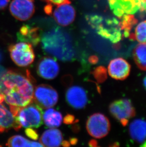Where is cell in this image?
I'll list each match as a JSON object with an SVG mask.
<instances>
[{"mask_svg": "<svg viewBox=\"0 0 146 147\" xmlns=\"http://www.w3.org/2000/svg\"><path fill=\"white\" fill-rule=\"evenodd\" d=\"M25 133L27 136L34 140H37L39 138V134L37 132L32 128H27L25 129Z\"/></svg>", "mask_w": 146, "mask_h": 147, "instance_id": "cell-24", "label": "cell"}, {"mask_svg": "<svg viewBox=\"0 0 146 147\" xmlns=\"http://www.w3.org/2000/svg\"><path fill=\"white\" fill-rule=\"evenodd\" d=\"M9 147H43V145L38 142L28 140L21 135H15L10 138L6 143Z\"/></svg>", "mask_w": 146, "mask_h": 147, "instance_id": "cell-21", "label": "cell"}, {"mask_svg": "<svg viewBox=\"0 0 146 147\" xmlns=\"http://www.w3.org/2000/svg\"><path fill=\"white\" fill-rule=\"evenodd\" d=\"M133 58L140 69L146 71V43H140L135 47Z\"/></svg>", "mask_w": 146, "mask_h": 147, "instance_id": "cell-20", "label": "cell"}, {"mask_svg": "<svg viewBox=\"0 0 146 147\" xmlns=\"http://www.w3.org/2000/svg\"><path fill=\"white\" fill-rule=\"evenodd\" d=\"M42 107L36 104H30L20 109L16 118L21 127L39 128L43 123Z\"/></svg>", "mask_w": 146, "mask_h": 147, "instance_id": "cell-4", "label": "cell"}, {"mask_svg": "<svg viewBox=\"0 0 146 147\" xmlns=\"http://www.w3.org/2000/svg\"><path fill=\"white\" fill-rule=\"evenodd\" d=\"M57 6L53 14L58 24L66 26L72 24L76 18V12L70 2Z\"/></svg>", "mask_w": 146, "mask_h": 147, "instance_id": "cell-12", "label": "cell"}, {"mask_svg": "<svg viewBox=\"0 0 146 147\" xmlns=\"http://www.w3.org/2000/svg\"><path fill=\"white\" fill-rule=\"evenodd\" d=\"M111 113L121 124L125 125L129 119L135 115V111L131 101L128 99H121L114 101L109 107Z\"/></svg>", "mask_w": 146, "mask_h": 147, "instance_id": "cell-9", "label": "cell"}, {"mask_svg": "<svg viewBox=\"0 0 146 147\" xmlns=\"http://www.w3.org/2000/svg\"><path fill=\"white\" fill-rule=\"evenodd\" d=\"M10 11L14 18L19 21H26L35 12L34 0H13L10 5Z\"/></svg>", "mask_w": 146, "mask_h": 147, "instance_id": "cell-10", "label": "cell"}, {"mask_svg": "<svg viewBox=\"0 0 146 147\" xmlns=\"http://www.w3.org/2000/svg\"><path fill=\"white\" fill-rule=\"evenodd\" d=\"M129 130L131 138L138 143H142L146 139V121L135 119L131 123Z\"/></svg>", "mask_w": 146, "mask_h": 147, "instance_id": "cell-18", "label": "cell"}, {"mask_svg": "<svg viewBox=\"0 0 146 147\" xmlns=\"http://www.w3.org/2000/svg\"><path fill=\"white\" fill-rule=\"evenodd\" d=\"M144 86L146 88V76L145 77V78H144Z\"/></svg>", "mask_w": 146, "mask_h": 147, "instance_id": "cell-35", "label": "cell"}, {"mask_svg": "<svg viewBox=\"0 0 146 147\" xmlns=\"http://www.w3.org/2000/svg\"><path fill=\"white\" fill-rule=\"evenodd\" d=\"M92 74L99 83L104 82L107 78V71L104 67L100 66L95 68Z\"/></svg>", "mask_w": 146, "mask_h": 147, "instance_id": "cell-23", "label": "cell"}, {"mask_svg": "<svg viewBox=\"0 0 146 147\" xmlns=\"http://www.w3.org/2000/svg\"><path fill=\"white\" fill-rule=\"evenodd\" d=\"M77 139L76 138H71L70 139V143L71 144L73 145H76L77 144Z\"/></svg>", "mask_w": 146, "mask_h": 147, "instance_id": "cell-30", "label": "cell"}, {"mask_svg": "<svg viewBox=\"0 0 146 147\" xmlns=\"http://www.w3.org/2000/svg\"><path fill=\"white\" fill-rule=\"evenodd\" d=\"M13 61L19 67L28 66L34 61V52L32 45L26 42H19L9 47Z\"/></svg>", "mask_w": 146, "mask_h": 147, "instance_id": "cell-5", "label": "cell"}, {"mask_svg": "<svg viewBox=\"0 0 146 147\" xmlns=\"http://www.w3.org/2000/svg\"><path fill=\"white\" fill-rule=\"evenodd\" d=\"M86 127L88 133L91 136L96 139H101L109 133L110 123L105 115L97 113L89 117Z\"/></svg>", "mask_w": 146, "mask_h": 147, "instance_id": "cell-7", "label": "cell"}, {"mask_svg": "<svg viewBox=\"0 0 146 147\" xmlns=\"http://www.w3.org/2000/svg\"><path fill=\"white\" fill-rule=\"evenodd\" d=\"M10 0H0V10H3L7 7Z\"/></svg>", "mask_w": 146, "mask_h": 147, "instance_id": "cell-27", "label": "cell"}, {"mask_svg": "<svg viewBox=\"0 0 146 147\" xmlns=\"http://www.w3.org/2000/svg\"><path fill=\"white\" fill-rule=\"evenodd\" d=\"M108 69L111 77L118 80H123L130 74L131 66L124 59L118 58L111 61Z\"/></svg>", "mask_w": 146, "mask_h": 147, "instance_id": "cell-14", "label": "cell"}, {"mask_svg": "<svg viewBox=\"0 0 146 147\" xmlns=\"http://www.w3.org/2000/svg\"><path fill=\"white\" fill-rule=\"evenodd\" d=\"M42 118L45 125L50 128L60 126L63 119L62 114L60 112L50 108L43 113Z\"/></svg>", "mask_w": 146, "mask_h": 147, "instance_id": "cell-19", "label": "cell"}, {"mask_svg": "<svg viewBox=\"0 0 146 147\" xmlns=\"http://www.w3.org/2000/svg\"><path fill=\"white\" fill-rule=\"evenodd\" d=\"M35 103L43 108H49L55 105L58 101V93L51 86L41 84L35 88L34 98Z\"/></svg>", "mask_w": 146, "mask_h": 147, "instance_id": "cell-8", "label": "cell"}, {"mask_svg": "<svg viewBox=\"0 0 146 147\" xmlns=\"http://www.w3.org/2000/svg\"><path fill=\"white\" fill-rule=\"evenodd\" d=\"M97 143L96 141L95 140H92L90 141V142H89V145L90 146H92V147H95V146H97Z\"/></svg>", "mask_w": 146, "mask_h": 147, "instance_id": "cell-31", "label": "cell"}, {"mask_svg": "<svg viewBox=\"0 0 146 147\" xmlns=\"http://www.w3.org/2000/svg\"><path fill=\"white\" fill-rule=\"evenodd\" d=\"M87 21L92 28L96 30L98 34L102 37L109 39L113 43L119 42L121 39L120 31L121 25L119 22L110 27L113 20L108 19L103 22L102 17L98 16H87Z\"/></svg>", "mask_w": 146, "mask_h": 147, "instance_id": "cell-3", "label": "cell"}, {"mask_svg": "<svg viewBox=\"0 0 146 147\" xmlns=\"http://www.w3.org/2000/svg\"><path fill=\"white\" fill-rule=\"evenodd\" d=\"M42 1L47 3L48 4H50L51 5H58L64 3L70 2V0H42Z\"/></svg>", "mask_w": 146, "mask_h": 147, "instance_id": "cell-25", "label": "cell"}, {"mask_svg": "<svg viewBox=\"0 0 146 147\" xmlns=\"http://www.w3.org/2000/svg\"><path fill=\"white\" fill-rule=\"evenodd\" d=\"M66 98L69 105L76 109L84 108L88 103L87 93L84 89L80 86L69 88L66 91Z\"/></svg>", "mask_w": 146, "mask_h": 147, "instance_id": "cell-11", "label": "cell"}, {"mask_svg": "<svg viewBox=\"0 0 146 147\" xmlns=\"http://www.w3.org/2000/svg\"><path fill=\"white\" fill-rule=\"evenodd\" d=\"M21 127L16 117L0 103V133L8 131L11 128L18 131Z\"/></svg>", "mask_w": 146, "mask_h": 147, "instance_id": "cell-15", "label": "cell"}, {"mask_svg": "<svg viewBox=\"0 0 146 147\" xmlns=\"http://www.w3.org/2000/svg\"><path fill=\"white\" fill-rule=\"evenodd\" d=\"M4 101V96L2 93H0V103Z\"/></svg>", "mask_w": 146, "mask_h": 147, "instance_id": "cell-33", "label": "cell"}, {"mask_svg": "<svg viewBox=\"0 0 146 147\" xmlns=\"http://www.w3.org/2000/svg\"><path fill=\"white\" fill-rule=\"evenodd\" d=\"M59 72V65L54 59L44 57L39 61L37 72L39 76L43 79H54L58 75Z\"/></svg>", "mask_w": 146, "mask_h": 147, "instance_id": "cell-13", "label": "cell"}, {"mask_svg": "<svg viewBox=\"0 0 146 147\" xmlns=\"http://www.w3.org/2000/svg\"><path fill=\"white\" fill-rule=\"evenodd\" d=\"M133 37L139 43H146V20L138 24Z\"/></svg>", "mask_w": 146, "mask_h": 147, "instance_id": "cell-22", "label": "cell"}, {"mask_svg": "<svg viewBox=\"0 0 146 147\" xmlns=\"http://www.w3.org/2000/svg\"><path fill=\"white\" fill-rule=\"evenodd\" d=\"M111 9L119 18L146 10V0H108Z\"/></svg>", "mask_w": 146, "mask_h": 147, "instance_id": "cell-6", "label": "cell"}, {"mask_svg": "<svg viewBox=\"0 0 146 147\" xmlns=\"http://www.w3.org/2000/svg\"><path fill=\"white\" fill-rule=\"evenodd\" d=\"M62 140L61 132L54 128L45 131L40 139V142L45 147H59L61 145Z\"/></svg>", "mask_w": 146, "mask_h": 147, "instance_id": "cell-17", "label": "cell"}, {"mask_svg": "<svg viewBox=\"0 0 146 147\" xmlns=\"http://www.w3.org/2000/svg\"><path fill=\"white\" fill-rule=\"evenodd\" d=\"M88 61H89V63H91L92 64H95L98 61V58L96 56H92L89 57Z\"/></svg>", "mask_w": 146, "mask_h": 147, "instance_id": "cell-28", "label": "cell"}, {"mask_svg": "<svg viewBox=\"0 0 146 147\" xmlns=\"http://www.w3.org/2000/svg\"><path fill=\"white\" fill-rule=\"evenodd\" d=\"M18 38L21 42H26L35 46L40 42L41 37L38 28L26 25L21 27Z\"/></svg>", "mask_w": 146, "mask_h": 147, "instance_id": "cell-16", "label": "cell"}, {"mask_svg": "<svg viewBox=\"0 0 146 147\" xmlns=\"http://www.w3.org/2000/svg\"><path fill=\"white\" fill-rule=\"evenodd\" d=\"M74 121V117L71 114H68L64 119V122L66 124H72Z\"/></svg>", "mask_w": 146, "mask_h": 147, "instance_id": "cell-26", "label": "cell"}, {"mask_svg": "<svg viewBox=\"0 0 146 147\" xmlns=\"http://www.w3.org/2000/svg\"><path fill=\"white\" fill-rule=\"evenodd\" d=\"M142 146L143 147H146V142L145 143H144L142 145Z\"/></svg>", "mask_w": 146, "mask_h": 147, "instance_id": "cell-36", "label": "cell"}, {"mask_svg": "<svg viewBox=\"0 0 146 147\" xmlns=\"http://www.w3.org/2000/svg\"><path fill=\"white\" fill-rule=\"evenodd\" d=\"M40 41L46 53L62 61H72L76 51L69 33L56 27L42 35Z\"/></svg>", "mask_w": 146, "mask_h": 147, "instance_id": "cell-2", "label": "cell"}, {"mask_svg": "<svg viewBox=\"0 0 146 147\" xmlns=\"http://www.w3.org/2000/svg\"><path fill=\"white\" fill-rule=\"evenodd\" d=\"M61 144L64 147H68V146H70V142L68 141L64 140L63 142H62Z\"/></svg>", "mask_w": 146, "mask_h": 147, "instance_id": "cell-32", "label": "cell"}, {"mask_svg": "<svg viewBox=\"0 0 146 147\" xmlns=\"http://www.w3.org/2000/svg\"><path fill=\"white\" fill-rule=\"evenodd\" d=\"M3 59V54L1 51L0 50V63L2 61Z\"/></svg>", "mask_w": 146, "mask_h": 147, "instance_id": "cell-34", "label": "cell"}, {"mask_svg": "<svg viewBox=\"0 0 146 147\" xmlns=\"http://www.w3.org/2000/svg\"><path fill=\"white\" fill-rule=\"evenodd\" d=\"M7 70L3 67L0 65V82L1 81V78L5 74L6 72H7Z\"/></svg>", "mask_w": 146, "mask_h": 147, "instance_id": "cell-29", "label": "cell"}, {"mask_svg": "<svg viewBox=\"0 0 146 147\" xmlns=\"http://www.w3.org/2000/svg\"><path fill=\"white\" fill-rule=\"evenodd\" d=\"M31 76L7 71L0 82V93L10 106L21 108L33 101L34 88Z\"/></svg>", "mask_w": 146, "mask_h": 147, "instance_id": "cell-1", "label": "cell"}]
</instances>
